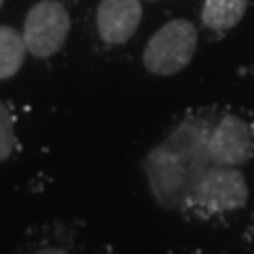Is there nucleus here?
Instances as JSON below:
<instances>
[{
	"label": "nucleus",
	"mask_w": 254,
	"mask_h": 254,
	"mask_svg": "<svg viewBox=\"0 0 254 254\" xmlns=\"http://www.w3.org/2000/svg\"><path fill=\"white\" fill-rule=\"evenodd\" d=\"M142 17V0H100L95 6V32L104 45L121 47L133 38Z\"/></svg>",
	"instance_id": "423d86ee"
},
{
	"label": "nucleus",
	"mask_w": 254,
	"mask_h": 254,
	"mask_svg": "<svg viewBox=\"0 0 254 254\" xmlns=\"http://www.w3.org/2000/svg\"><path fill=\"white\" fill-rule=\"evenodd\" d=\"M248 235H250V244H252V248H254V220H252V225H250Z\"/></svg>",
	"instance_id": "9b49d317"
},
{
	"label": "nucleus",
	"mask_w": 254,
	"mask_h": 254,
	"mask_svg": "<svg viewBox=\"0 0 254 254\" xmlns=\"http://www.w3.org/2000/svg\"><path fill=\"white\" fill-rule=\"evenodd\" d=\"M150 197L159 208L168 212H185L195 176L185 161L161 140L146 153L142 161Z\"/></svg>",
	"instance_id": "7ed1b4c3"
},
{
	"label": "nucleus",
	"mask_w": 254,
	"mask_h": 254,
	"mask_svg": "<svg viewBox=\"0 0 254 254\" xmlns=\"http://www.w3.org/2000/svg\"><path fill=\"white\" fill-rule=\"evenodd\" d=\"M2 4H4V0H0V9H2Z\"/></svg>",
	"instance_id": "f8f14e48"
},
{
	"label": "nucleus",
	"mask_w": 254,
	"mask_h": 254,
	"mask_svg": "<svg viewBox=\"0 0 254 254\" xmlns=\"http://www.w3.org/2000/svg\"><path fill=\"white\" fill-rule=\"evenodd\" d=\"M250 199V185L242 168L210 163L195 180L185 212L199 218H220L242 212Z\"/></svg>",
	"instance_id": "f257e3e1"
},
{
	"label": "nucleus",
	"mask_w": 254,
	"mask_h": 254,
	"mask_svg": "<svg viewBox=\"0 0 254 254\" xmlns=\"http://www.w3.org/2000/svg\"><path fill=\"white\" fill-rule=\"evenodd\" d=\"M72 19L60 0H38L23 17V41L28 53L36 60H49L62 51L70 36Z\"/></svg>",
	"instance_id": "20e7f679"
},
{
	"label": "nucleus",
	"mask_w": 254,
	"mask_h": 254,
	"mask_svg": "<svg viewBox=\"0 0 254 254\" xmlns=\"http://www.w3.org/2000/svg\"><path fill=\"white\" fill-rule=\"evenodd\" d=\"M28 55V47L21 30L0 26V81H9L21 70Z\"/></svg>",
	"instance_id": "6e6552de"
},
{
	"label": "nucleus",
	"mask_w": 254,
	"mask_h": 254,
	"mask_svg": "<svg viewBox=\"0 0 254 254\" xmlns=\"http://www.w3.org/2000/svg\"><path fill=\"white\" fill-rule=\"evenodd\" d=\"M208 155L212 163L244 168L254 157V123L233 110L216 113L210 129Z\"/></svg>",
	"instance_id": "39448f33"
},
{
	"label": "nucleus",
	"mask_w": 254,
	"mask_h": 254,
	"mask_svg": "<svg viewBox=\"0 0 254 254\" xmlns=\"http://www.w3.org/2000/svg\"><path fill=\"white\" fill-rule=\"evenodd\" d=\"M199 49V30L190 19L176 17L163 23L146 41L142 66L153 76H174L185 70Z\"/></svg>",
	"instance_id": "f03ea898"
},
{
	"label": "nucleus",
	"mask_w": 254,
	"mask_h": 254,
	"mask_svg": "<svg viewBox=\"0 0 254 254\" xmlns=\"http://www.w3.org/2000/svg\"><path fill=\"white\" fill-rule=\"evenodd\" d=\"M15 144H17V138H15V123L11 110L0 100V163L11 159V155L15 153Z\"/></svg>",
	"instance_id": "1a4fd4ad"
},
{
	"label": "nucleus",
	"mask_w": 254,
	"mask_h": 254,
	"mask_svg": "<svg viewBox=\"0 0 254 254\" xmlns=\"http://www.w3.org/2000/svg\"><path fill=\"white\" fill-rule=\"evenodd\" d=\"M250 9V0H203L201 23L214 34H229L244 21Z\"/></svg>",
	"instance_id": "0eeeda50"
},
{
	"label": "nucleus",
	"mask_w": 254,
	"mask_h": 254,
	"mask_svg": "<svg viewBox=\"0 0 254 254\" xmlns=\"http://www.w3.org/2000/svg\"><path fill=\"white\" fill-rule=\"evenodd\" d=\"M30 254H70V250H66L64 246H58V244H47V246L32 250Z\"/></svg>",
	"instance_id": "9d476101"
}]
</instances>
